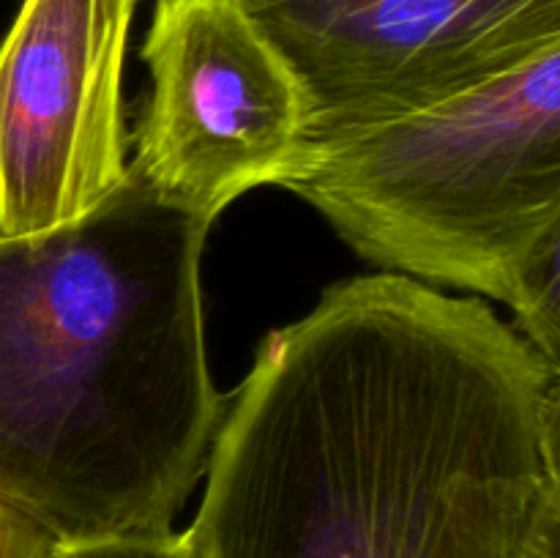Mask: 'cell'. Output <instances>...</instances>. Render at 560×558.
Listing matches in <instances>:
<instances>
[{"instance_id": "1", "label": "cell", "mask_w": 560, "mask_h": 558, "mask_svg": "<svg viewBox=\"0 0 560 558\" xmlns=\"http://www.w3.org/2000/svg\"><path fill=\"white\" fill-rule=\"evenodd\" d=\"M547 381L487 301L392 271L331 284L230 394L197 558H470L545 487Z\"/></svg>"}, {"instance_id": "2", "label": "cell", "mask_w": 560, "mask_h": 558, "mask_svg": "<svg viewBox=\"0 0 560 558\" xmlns=\"http://www.w3.org/2000/svg\"><path fill=\"white\" fill-rule=\"evenodd\" d=\"M213 222L129 181L82 222L0 239V507L60 545L164 534L228 399L202 332Z\"/></svg>"}, {"instance_id": "3", "label": "cell", "mask_w": 560, "mask_h": 558, "mask_svg": "<svg viewBox=\"0 0 560 558\" xmlns=\"http://www.w3.org/2000/svg\"><path fill=\"white\" fill-rule=\"evenodd\" d=\"M282 186L372 266L506 304L560 213V42L448 102L315 148Z\"/></svg>"}, {"instance_id": "4", "label": "cell", "mask_w": 560, "mask_h": 558, "mask_svg": "<svg viewBox=\"0 0 560 558\" xmlns=\"http://www.w3.org/2000/svg\"><path fill=\"white\" fill-rule=\"evenodd\" d=\"M235 3L301 82L306 153L448 102L560 42V0Z\"/></svg>"}, {"instance_id": "5", "label": "cell", "mask_w": 560, "mask_h": 558, "mask_svg": "<svg viewBox=\"0 0 560 558\" xmlns=\"http://www.w3.org/2000/svg\"><path fill=\"white\" fill-rule=\"evenodd\" d=\"M142 60L151 96L129 170L156 195L217 222L295 173L310 148L306 96L235 0H156Z\"/></svg>"}, {"instance_id": "6", "label": "cell", "mask_w": 560, "mask_h": 558, "mask_svg": "<svg viewBox=\"0 0 560 558\" xmlns=\"http://www.w3.org/2000/svg\"><path fill=\"white\" fill-rule=\"evenodd\" d=\"M137 0H22L0 42V239L69 228L129 181Z\"/></svg>"}, {"instance_id": "7", "label": "cell", "mask_w": 560, "mask_h": 558, "mask_svg": "<svg viewBox=\"0 0 560 558\" xmlns=\"http://www.w3.org/2000/svg\"><path fill=\"white\" fill-rule=\"evenodd\" d=\"M514 332L530 345L550 375H560V213L541 230L514 274Z\"/></svg>"}, {"instance_id": "8", "label": "cell", "mask_w": 560, "mask_h": 558, "mask_svg": "<svg viewBox=\"0 0 560 558\" xmlns=\"http://www.w3.org/2000/svg\"><path fill=\"white\" fill-rule=\"evenodd\" d=\"M55 558H197L186 531H164V534L109 536V539L71 542L58 545Z\"/></svg>"}, {"instance_id": "9", "label": "cell", "mask_w": 560, "mask_h": 558, "mask_svg": "<svg viewBox=\"0 0 560 558\" xmlns=\"http://www.w3.org/2000/svg\"><path fill=\"white\" fill-rule=\"evenodd\" d=\"M495 558H560V498L541 487L514 545Z\"/></svg>"}, {"instance_id": "10", "label": "cell", "mask_w": 560, "mask_h": 558, "mask_svg": "<svg viewBox=\"0 0 560 558\" xmlns=\"http://www.w3.org/2000/svg\"><path fill=\"white\" fill-rule=\"evenodd\" d=\"M536 443H539L545 490L560 498V375H550L545 392H541L539 416H536Z\"/></svg>"}, {"instance_id": "11", "label": "cell", "mask_w": 560, "mask_h": 558, "mask_svg": "<svg viewBox=\"0 0 560 558\" xmlns=\"http://www.w3.org/2000/svg\"><path fill=\"white\" fill-rule=\"evenodd\" d=\"M58 545L36 523L0 507V558H55Z\"/></svg>"}]
</instances>
